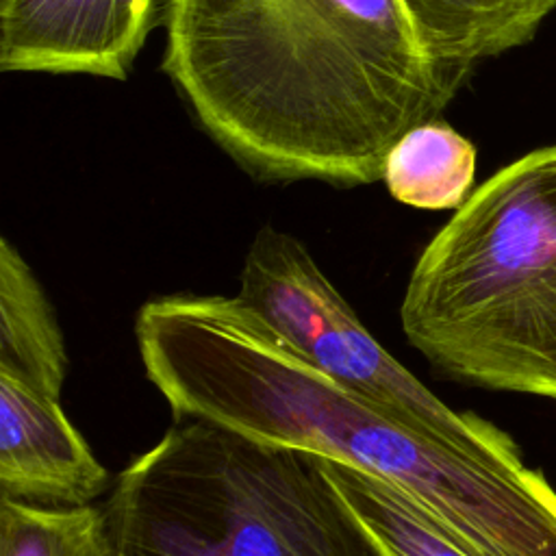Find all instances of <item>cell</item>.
Listing matches in <instances>:
<instances>
[{
    "label": "cell",
    "mask_w": 556,
    "mask_h": 556,
    "mask_svg": "<svg viewBox=\"0 0 556 556\" xmlns=\"http://www.w3.org/2000/svg\"><path fill=\"white\" fill-rule=\"evenodd\" d=\"M165 33V74L263 180L371 185L460 89L404 0H167Z\"/></svg>",
    "instance_id": "obj_1"
},
{
    "label": "cell",
    "mask_w": 556,
    "mask_h": 556,
    "mask_svg": "<svg viewBox=\"0 0 556 556\" xmlns=\"http://www.w3.org/2000/svg\"><path fill=\"white\" fill-rule=\"evenodd\" d=\"M148 380L206 419L374 473L476 556H556V491L517 443L439 439L337 382L237 295H159L135 319Z\"/></svg>",
    "instance_id": "obj_2"
},
{
    "label": "cell",
    "mask_w": 556,
    "mask_h": 556,
    "mask_svg": "<svg viewBox=\"0 0 556 556\" xmlns=\"http://www.w3.org/2000/svg\"><path fill=\"white\" fill-rule=\"evenodd\" d=\"M400 324L443 376L556 402V146L469 193L413 265Z\"/></svg>",
    "instance_id": "obj_3"
},
{
    "label": "cell",
    "mask_w": 556,
    "mask_h": 556,
    "mask_svg": "<svg viewBox=\"0 0 556 556\" xmlns=\"http://www.w3.org/2000/svg\"><path fill=\"white\" fill-rule=\"evenodd\" d=\"M122 556H376L319 456L178 419L104 504Z\"/></svg>",
    "instance_id": "obj_4"
},
{
    "label": "cell",
    "mask_w": 556,
    "mask_h": 556,
    "mask_svg": "<svg viewBox=\"0 0 556 556\" xmlns=\"http://www.w3.org/2000/svg\"><path fill=\"white\" fill-rule=\"evenodd\" d=\"M235 295L317 369L404 421L458 445L513 443L480 415L447 406L395 361L293 235L271 226L256 232Z\"/></svg>",
    "instance_id": "obj_5"
},
{
    "label": "cell",
    "mask_w": 556,
    "mask_h": 556,
    "mask_svg": "<svg viewBox=\"0 0 556 556\" xmlns=\"http://www.w3.org/2000/svg\"><path fill=\"white\" fill-rule=\"evenodd\" d=\"M156 0H0V70L124 80Z\"/></svg>",
    "instance_id": "obj_6"
},
{
    "label": "cell",
    "mask_w": 556,
    "mask_h": 556,
    "mask_svg": "<svg viewBox=\"0 0 556 556\" xmlns=\"http://www.w3.org/2000/svg\"><path fill=\"white\" fill-rule=\"evenodd\" d=\"M109 471L50 397L0 371V497L37 506H85Z\"/></svg>",
    "instance_id": "obj_7"
},
{
    "label": "cell",
    "mask_w": 556,
    "mask_h": 556,
    "mask_svg": "<svg viewBox=\"0 0 556 556\" xmlns=\"http://www.w3.org/2000/svg\"><path fill=\"white\" fill-rule=\"evenodd\" d=\"M434 63L463 87L473 67L528 43L556 0H404Z\"/></svg>",
    "instance_id": "obj_8"
},
{
    "label": "cell",
    "mask_w": 556,
    "mask_h": 556,
    "mask_svg": "<svg viewBox=\"0 0 556 556\" xmlns=\"http://www.w3.org/2000/svg\"><path fill=\"white\" fill-rule=\"evenodd\" d=\"M67 365L54 306L30 265L4 237L0 243V371L59 400Z\"/></svg>",
    "instance_id": "obj_9"
},
{
    "label": "cell",
    "mask_w": 556,
    "mask_h": 556,
    "mask_svg": "<svg viewBox=\"0 0 556 556\" xmlns=\"http://www.w3.org/2000/svg\"><path fill=\"white\" fill-rule=\"evenodd\" d=\"M319 460L376 556H476L387 480L345 463Z\"/></svg>",
    "instance_id": "obj_10"
},
{
    "label": "cell",
    "mask_w": 556,
    "mask_h": 556,
    "mask_svg": "<svg viewBox=\"0 0 556 556\" xmlns=\"http://www.w3.org/2000/svg\"><path fill=\"white\" fill-rule=\"evenodd\" d=\"M476 148L443 122L413 126L387 154L382 178L391 195L408 206L458 208L471 191Z\"/></svg>",
    "instance_id": "obj_11"
},
{
    "label": "cell",
    "mask_w": 556,
    "mask_h": 556,
    "mask_svg": "<svg viewBox=\"0 0 556 556\" xmlns=\"http://www.w3.org/2000/svg\"><path fill=\"white\" fill-rule=\"evenodd\" d=\"M0 556H122L104 506L0 497Z\"/></svg>",
    "instance_id": "obj_12"
}]
</instances>
